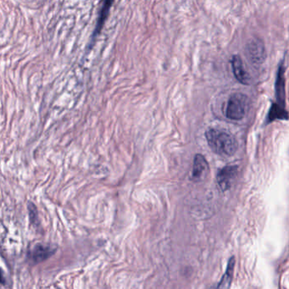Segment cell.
I'll return each mask as SVG.
<instances>
[{"instance_id": "cell-8", "label": "cell", "mask_w": 289, "mask_h": 289, "mask_svg": "<svg viewBox=\"0 0 289 289\" xmlns=\"http://www.w3.org/2000/svg\"><path fill=\"white\" fill-rule=\"evenodd\" d=\"M55 252V248H51L48 245H37L31 250L30 258L35 263H38L49 258Z\"/></svg>"}, {"instance_id": "cell-1", "label": "cell", "mask_w": 289, "mask_h": 289, "mask_svg": "<svg viewBox=\"0 0 289 289\" xmlns=\"http://www.w3.org/2000/svg\"><path fill=\"white\" fill-rule=\"evenodd\" d=\"M205 137L211 150L220 156H232L238 150L237 140L226 130L209 129L205 133Z\"/></svg>"}, {"instance_id": "cell-4", "label": "cell", "mask_w": 289, "mask_h": 289, "mask_svg": "<svg viewBox=\"0 0 289 289\" xmlns=\"http://www.w3.org/2000/svg\"><path fill=\"white\" fill-rule=\"evenodd\" d=\"M238 166H227L219 170L217 173L218 185L222 191H227L231 187L234 180L235 176L238 172Z\"/></svg>"}, {"instance_id": "cell-3", "label": "cell", "mask_w": 289, "mask_h": 289, "mask_svg": "<svg viewBox=\"0 0 289 289\" xmlns=\"http://www.w3.org/2000/svg\"><path fill=\"white\" fill-rule=\"evenodd\" d=\"M246 54L249 61L254 64H261L266 57L265 45L260 39H252L246 46Z\"/></svg>"}, {"instance_id": "cell-6", "label": "cell", "mask_w": 289, "mask_h": 289, "mask_svg": "<svg viewBox=\"0 0 289 289\" xmlns=\"http://www.w3.org/2000/svg\"><path fill=\"white\" fill-rule=\"evenodd\" d=\"M209 171V163L204 155L198 153L194 159L192 179L194 182H200L207 176Z\"/></svg>"}, {"instance_id": "cell-10", "label": "cell", "mask_w": 289, "mask_h": 289, "mask_svg": "<svg viewBox=\"0 0 289 289\" xmlns=\"http://www.w3.org/2000/svg\"><path fill=\"white\" fill-rule=\"evenodd\" d=\"M288 119H289V112L286 110L285 108L279 106L276 103H273L269 110L268 116H267L265 123L269 124L275 120L287 121Z\"/></svg>"}, {"instance_id": "cell-7", "label": "cell", "mask_w": 289, "mask_h": 289, "mask_svg": "<svg viewBox=\"0 0 289 289\" xmlns=\"http://www.w3.org/2000/svg\"><path fill=\"white\" fill-rule=\"evenodd\" d=\"M231 66L234 76L238 82L247 85L249 82L248 74L243 67V64L239 55H233L231 58Z\"/></svg>"}, {"instance_id": "cell-2", "label": "cell", "mask_w": 289, "mask_h": 289, "mask_svg": "<svg viewBox=\"0 0 289 289\" xmlns=\"http://www.w3.org/2000/svg\"><path fill=\"white\" fill-rule=\"evenodd\" d=\"M248 100L243 93H234L228 99L226 116L230 120L240 121L248 112Z\"/></svg>"}, {"instance_id": "cell-12", "label": "cell", "mask_w": 289, "mask_h": 289, "mask_svg": "<svg viewBox=\"0 0 289 289\" xmlns=\"http://www.w3.org/2000/svg\"><path fill=\"white\" fill-rule=\"evenodd\" d=\"M0 283H4V277L1 270H0Z\"/></svg>"}, {"instance_id": "cell-5", "label": "cell", "mask_w": 289, "mask_h": 289, "mask_svg": "<svg viewBox=\"0 0 289 289\" xmlns=\"http://www.w3.org/2000/svg\"><path fill=\"white\" fill-rule=\"evenodd\" d=\"M275 98L277 105L285 108V67L284 61H282L279 65L278 72L275 81Z\"/></svg>"}, {"instance_id": "cell-9", "label": "cell", "mask_w": 289, "mask_h": 289, "mask_svg": "<svg viewBox=\"0 0 289 289\" xmlns=\"http://www.w3.org/2000/svg\"><path fill=\"white\" fill-rule=\"evenodd\" d=\"M235 259L231 257L228 261V268L225 272L224 275H222L220 282L216 285L212 287L210 289H230L231 285V281L233 277V272H234Z\"/></svg>"}, {"instance_id": "cell-11", "label": "cell", "mask_w": 289, "mask_h": 289, "mask_svg": "<svg viewBox=\"0 0 289 289\" xmlns=\"http://www.w3.org/2000/svg\"><path fill=\"white\" fill-rule=\"evenodd\" d=\"M112 1H106L104 3V6H103L100 13H99V19L97 21V25H96L95 31L93 32V38H95L97 35L99 34V31L102 29L103 25L105 24V21H106V18L109 15V10L110 7L112 5Z\"/></svg>"}]
</instances>
